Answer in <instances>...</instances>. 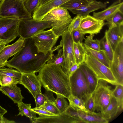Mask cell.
<instances>
[{"label": "cell", "mask_w": 123, "mask_h": 123, "mask_svg": "<svg viewBox=\"0 0 123 123\" xmlns=\"http://www.w3.org/2000/svg\"><path fill=\"white\" fill-rule=\"evenodd\" d=\"M52 50L47 54L38 51L31 38L25 39L22 48L10 60L6 66L16 69L22 73L39 72L53 54Z\"/></svg>", "instance_id": "cell-1"}, {"label": "cell", "mask_w": 123, "mask_h": 123, "mask_svg": "<svg viewBox=\"0 0 123 123\" xmlns=\"http://www.w3.org/2000/svg\"><path fill=\"white\" fill-rule=\"evenodd\" d=\"M38 72L37 76L46 90L67 98L71 94L69 77L61 65L46 63Z\"/></svg>", "instance_id": "cell-2"}, {"label": "cell", "mask_w": 123, "mask_h": 123, "mask_svg": "<svg viewBox=\"0 0 123 123\" xmlns=\"http://www.w3.org/2000/svg\"><path fill=\"white\" fill-rule=\"evenodd\" d=\"M72 20L68 10L60 6L50 11L42 20L53 22L51 29L59 38L67 29Z\"/></svg>", "instance_id": "cell-3"}, {"label": "cell", "mask_w": 123, "mask_h": 123, "mask_svg": "<svg viewBox=\"0 0 123 123\" xmlns=\"http://www.w3.org/2000/svg\"><path fill=\"white\" fill-rule=\"evenodd\" d=\"M0 16L19 20L32 18L22 0H1Z\"/></svg>", "instance_id": "cell-4"}, {"label": "cell", "mask_w": 123, "mask_h": 123, "mask_svg": "<svg viewBox=\"0 0 123 123\" xmlns=\"http://www.w3.org/2000/svg\"><path fill=\"white\" fill-rule=\"evenodd\" d=\"M53 22L33 18L20 20L18 27V35L24 39L31 38L38 32L53 26Z\"/></svg>", "instance_id": "cell-5"}, {"label": "cell", "mask_w": 123, "mask_h": 123, "mask_svg": "<svg viewBox=\"0 0 123 123\" xmlns=\"http://www.w3.org/2000/svg\"><path fill=\"white\" fill-rule=\"evenodd\" d=\"M84 62L99 80H103L113 85L117 84L110 68L92 56L86 53Z\"/></svg>", "instance_id": "cell-6"}, {"label": "cell", "mask_w": 123, "mask_h": 123, "mask_svg": "<svg viewBox=\"0 0 123 123\" xmlns=\"http://www.w3.org/2000/svg\"><path fill=\"white\" fill-rule=\"evenodd\" d=\"M72 33V32L70 33L67 29L65 31L61 36L62 39L60 44L61 47H62L64 58L61 67L63 71L68 76L69 69L75 63Z\"/></svg>", "instance_id": "cell-7"}, {"label": "cell", "mask_w": 123, "mask_h": 123, "mask_svg": "<svg viewBox=\"0 0 123 123\" xmlns=\"http://www.w3.org/2000/svg\"><path fill=\"white\" fill-rule=\"evenodd\" d=\"M19 20L0 16V44L6 45L18 36V27Z\"/></svg>", "instance_id": "cell-8"}, {"label": "cell", "mask_w": 123, "mask_h": 123, "mask_svg": "<svg viewBox=\"0 0 123 123\" xmlns=\"http://www.w3.org/2000/svg\"><path fill=\"white\" fill-rule=\"evenodd\" d=\"M31 38L38 51L46 55L52 51L53 47L59 38L51 29L41 31Z\"/></svg>", "instance_id": "cell-9"}, {"label": "cell", "mask_w": 123, "mask_h": 123, "mask_svg": "<svg viewBox=\"0 0 123 123\" xmlns=\"http://www.w3.org/2000/svg\"><path fill=\"white\" fill-rule=\"evenodd\" d=\"M69 79L71 94L80 99L83 103L89 94L85 76L80 68Z\"/></svg>", "instance_id": "cell-10"}, {"label": "cell", "mask_w": 123, "mask_h": 123, "mask_svg": "<svg viewBox=\"0 0 123 123\" xmlns=\"http://www.w3.org/2000/svg\"><path fill=\"white\" fill-rule=\"evenodd\" d=\"M112 91L108 85L99 81L96 89L92 94L95 103V110L101 112L106 108L112 96Z\"/></svg>", "instance_id": "cell-11"}, {"label": "cell", "mask_w": 123, "mask_h": 123, "mask_svg": "<svg viewBox=\"0 0 123 123\" xmlns=\"http://www.w3.org/2000/svg\"><path fill=\"white\" fill-rule=\"evenodd\" d=\"M110 68L117 84L123 85V41L118 43L114 52Z\"/></svg>", "instance_id": "cell-12"}, {"label": "cell", "mask_w": 123, "mask_h": 123, "mask_svg": "<svg viewBox=\"0 0 123 123\" xmlns=\"http://www.w3.org/2000/svg\"><path fill=\"white\" fill-rule=\"evenodd\" d=\"M105 24L104 20L96 18L89 14L82 17L80 29L85 34H97L100 32Z\"/></svg>", "instance_id": "cell-13"}, {"label": "cell", "mask_w": 123, "mask_h": 123, "mask_svg": "<svg viewBox=\"0 0 123 123\" xmlns=\"http://www.w3.org/2000/svg\"><path fill=\"white\" fill-rule=\"evenodd\" d=\"M18 84L22 85L27 89L34 98L37 94L42 93L41 82L35 73H22L21 77Z\"/></svg>", "instance_id": "cell-14"}, {"label": "cell", "mask_w": 123, "mask_h": 123, "mask_svg": "<svg viewBox=\"0 0 123 123\" xmlns=\"http://www.w3.org/2000/svg\"><path fill=\"white\" fill-rule=\"evenodd\" d=\"M25 39L20 37L15 43L5 46L0 53V68L6 66L8 59L17 53L22 47Z\"/></svg>", "instance_id": "cell-15"}, {"label": "cell", "mask_w": 123, "mask_h": 123, "mask_svg": "<svg viewBox=\"0 0 123 123\" xmlns=\"http://www.w3.org/2000/svg\"><path fill=\"white\" fill-rule=\"evenodd\" d=\"M70 0H51L39 6L34 12L32 18L38 21L42 20L44 16L53 9L60 6Z\"/></svg>", "instance_id": "cell-16"}, {"label": "cell", "mask_w": 123, "mask_h": 123, "mask_svg": "<svg viewBox=\"0 0 123 123\" xmlns=\"http://www.w3.org/2000/svg\"><path fill=\"white\" fill-rule=\"evenodd\" d=\"M33 123H77L79 122L64 112L56 116H39L35 119Z\"/></svg>", "instance_id": "cell-17"}, {"label": "cell", "mask_w": 123, "mask_h": 123, "mask_svg": "<svg viewBox=\"0 0 123 123\" xmlns=\"http://www.w3.org/2000/svg\"><path fill=\"white\" fill-rule=\"evenodd\" d=\"M77 116L82 123H107L108 121L102 116L100 112L96 113L80 110H76Z\"/></svg>", "instance_id": "cell-18"}, {"label": "cell", "mask_w": 123, "mask_h": 123, "mask_svg": "<svg viewBox=\"0 0 123 123\" xmlns=\"http://www.w3.org/2000/svg\"><path fill=\"white\" fill-rule=\"evenodd\" d=\"M123 2L120 0L113 3L110 6L102 11L93 12V16L95 18L106 21L111 18L118 11H123Z\"/></svg>", "instance_id": "cell-19"}, {"label": "cell", "mask_w": 123, "mask_h": 123, "mask_svg": "<svg viewBox=\"0 0 123 123\" xmlns=\"http://www.w3.org/2000/svg\"><path fill=\"white\" fill-rule=\"evenodd\" d=\"M106 31L108 40L114 52L118 43L123 41V25L109 28Z\"/></svg>", "instance_id": "cell-20"}, {"label": "cell", "mask_w": 123, "mask_h": 123, "mask_svg": "<svg viewBox=\"0 0 123 123\" xmlns=\"http://www.w3.org/2000/svg\"><path fill=\"white\" fill-rule=\"evenodd\" d=\"M107 3L96 0H92L87 5L83 6L78 9L72 10L71 11L73 13L83 17L90 12L101 9H105Z\"/></svg>", "instance_id": "cell-21"}, {"label": "cell", "mask_w": 123, "mask_h": 123, "mask_svg": "<svg viewBox=\"0 0 123 123\" xmlns=\"http://www.w3.org/2000/svg\"><path fill=\"white\" fill-rule=\"evenodd\" d=\"M16 84L1 86L0 91L9 97L14 103L18 104L22 102L24 97L21 94L20 88L18 87Z\"/></svg>", "instance_id": "cell-22"}, {"label": "cell", "mask_w": 123, "mask_h": 123, "mask_svg": "<svg viewBox=\"0 0 123 123\" xmlns=\"http://www.w3.org/2000/svg\"><path fill=\"white\" fill-rule=\"evenodd\" d=\"M80 68L85 76L88 86V93L92 94L96 89L99 80L84 62L80 64Z\"/></svg>", "instance_id": "cell-23"}, {"label": "cell", "mask_w": 123, "mask_h": 123, "mask_svg": "<svg viewBox=\"0 0 123 123\" xmlns=\"http://www.w3.org/2000/svg\"><path fill=\"white\" fill-rule=\"evenodd\" d=\"M87 53L92 56L98 61L110 68L111 62L104 50L100 49L97 50L92 49L84 43L83 44Z\"/></svg>", "instance_id": "cell-24"}, {"label": "cell", "mask_w": 123, "mask_h": 123, "mask_svg": "<svg viewBox=\"0 0 123 123\" xmlns=\"http://www.w3.org/2000/svg\"><path fill=\"white\" fill-rule=\"evenodd\" d=\"M118 112V106L117 100L115 98L112 96L107 107L100 113L103 118L109 121L115 117Z\"/></svg>", "instance_id": "cell-25"}, {"label": "cell", "mask_w": 123, "mask_h": 123, "mask_svg": "<svg viewBox=\"0 0 123 123\" xmlns=\"http://www.w3.org/2000/svg\"><path fill=\"white\" fill-rule=\"evenodd\" d=\"M73 47L75 63L80 64L84 62L86 51L82 43L73 42Z\"/></svg>", "instance_id": "cell-26"}, {"label": "cell", "mask_w": 123, "mask_h": 123, "mask_svg": "<svg viewBox=\"0 0 123 123\" xmlns=\"http://www.w3.org/2000/svg\"><path fill=\"white\" fill-rule=\"evenodd\" d=\"M17 105L19 112L17 116H25L29 118L33 123L37 117L36 113L31 110V104H25L22 102Z\"/></svg>", "instance_id": "cell-27"}, {"label": "cell", "mask_w": 123, "mask_h": 123, "mask_svg": "<svg viewBox=\"0 0 123 123\" xmlns=\"http://www.w3.org/2000/svg\"><path fill=\"white\" fill-rule=\"evenodd\" d=\"M53 93L51 91L46 90L45 93L43 94L39 93L37 94L34 98L36 107L40 106L46 102L54 103L55 99L54 97Z\"/></svg>", "instance_id": "cell-28"}, {"label": "cell", "mask_w": 123, "mask_h": 123, "mask_svg": "<svg viewBox=\"0 0 123 123\" xmlns=\"http://www.w3.org/2000/svg\"><path fill=\"white\" fill-rule=\"evenodd\" d=\"M92 0H70L60 6L70 11L77 10L82 7L86 5Z\"/></svg>", "instance_id": "cell-29"}, {"label": "cell", "mask_w": 123, "mask_h": 123, "mask_svg": "<svg viewBox=\"0 0 123 123\" xmlns=\"http://www.w3.org/2000/svg\"><path fill=\"white\" fill-rule=\"evenodd\" d=\"M99 41L100 49L105 52L111 62L113 59L114 51L108 40L106 31L104 36Z\"/></svg>", "instance_id": "cell-30"}, {"label": "cell", "mask_w": 123, "mask_h": 123, "mask_svg": "<svg viewBox=\"0 0 123 123\" xmlns=\"http://www.w3.org/2000/svg\"><path fill=\"white\" fill-rule=\"evenodd\" d=\"M112 95L116 98L118 105V112L121 111L123 107V85L117 84L112 91Z\"/></svg>", "instance_id": "cell-31"}, {"label": "cell", "mask_w": 123, "mask_h": 123, "mask_svg": "<svg viewBox=\"0 0 123 123\" xmlns=\"http://www.w3.org/2000/svg\"><path fill=\"white\" fill-rule=\"evenodd\" d=\"M107 21L106 24L108 25L109 28L123 25V11H118L111 18Z\"/></svg>", "instance_id": "cell-32"}, {"label": "cell", "mask_w": 123, "mask_h": 123, "mask_svg": "<svg viewBox=\"0 0 123 123\" xmlns=\"http://www.w3.org/2000/svg\"><path fill=\"white\" fill-rule=\"evenodd\" d=\"M56 94L57 97L54 104L61 113H64L69 105L68 103L64 96L58 94Z\"/></svg>", "instance_id": "cell-33"}, {"label": "cell", "mask_w": 123, "mask_h": 123, "mask_svg": "<svg viewBox=\"0 0 123 123\" xmlns=\"http://www.w3.org/2000/svg\"><path fill=\"white\" fill-rule=\"evenodd\" d=\"M69 102V105L75 109L88 111L86 108L82 101L78 97L71 94L67 98Z\"/></svg>", "instance_id": "cell-34"}, {"label": "cell", "mask_w": 123, "mask_h": 123, "mask_svg": "<svg viewBox=\"0 0 123 123\" xmlns=\"http://www.w3.org/2000/svg\"><path fill=\"white\" fill-rule=\"evenodd\" d=\"M94 36V34H90L84 38V43L90 48L96 50H99L100 49L99 40L94 39L93 38Z\"/></svg>", "instance_id": "cell-35"}, {"label": "cell", "mask_w": 123, "mask_h": 123, "mask_svg": "<svg viewBox=\"0 0 123 123\" xmlns=\"http://www.w3.org/2000/svg\"><path fill=\"white\" fill-rule=\"evenodd\" d=\"M57 53L55 55L53 54L47 62L48 63H53L56 65H62L64 61V56L63 53L62 48L57 49Z\"/></svg>", "instance_id": "cell-36"}, {"label": "cell", "mask_w": 123, "mask_h": 123, "mask_svg": "<svg viewBox=\"0 0 123 123\" xmlns=\"http://www.w3.org/2000/svg\"><path fill=\"white\" fill-rule=\"evenodd\" d=\"M0 75L14 77L20 80L22 73L18 70L14 69L12 68H7L4 67L0 68Z\"/></svg>", "instance_id": "cell-37"}, {"label": "cell", "mask_w": 123, "mask_h": 123, "mask_svg": "<svg viewBox=\"0 0 123 123\" xmlns=\"http://www.w3.org/2000/svg\"><path fill=\"white\" fill-rule=\"evenodd\" d=\"M40 0H27L24 1L27 10L32 16L34 12L38 6Z\"/></svg>", "instance_id": "cell-38"}, {"label": "cell", "mask_w": 123, "mask_h": 123, "mask_svg": "<svg viewBox=\"0 0 123 123\" xmlns=\"http://www.w3.org/2000/svg\"><path fill=\"white\" fill-rule=\"evenodd\" d=\"M20 80L15 77L0 75V85L1 86H8L13 84H17Z\"/></svg>", "instance_id": "cell-39"}, {"label": "cell", "mask_w": 123, "mask_h": 123, "mask_svg": "<svg viewBox=\"0 0 123 123\" xmlns=\"http://www.w3.org/2000/svg\"><path fill=\"white\" fill-rule=\"evenodd\" d=\"M37 107L45 109L56 115H59L61 114L53 102H46L40 106Z\"/></svg>", "instance_id": "cell-40"}, {"label": "cell", "mask_w": 123, "mask_h": 123, "mask_svg": "<svg viewBox=\"0 0 123 123\" xmlns=\"http://www.w3.org/2000/svg\"><path fill=\"white\" fill-rule=\"evenodd\" d=\"M82 18L80 16L77 15L72 19L67 29L70 33L80 28Z\"/></svg>", "instance_id": "cell-41"}, {"label": "cell", "mask_w": 123, "mask_h": 123, "mask_svg": "<svg viewBox=\"0 0 123 123\" xmlns=\"http://www.w3.org/2000/svg\"><path fill=\"white\" fill-rule=\"evenodd\" d=\"M83 103L86 108L88 111L94 112L95 110V105L92 94H89Z\"/></svg>", "instance_id": "cell-42"}, {"label": "cell", "mask_w": 123, "mask_h": 123, "mask_svg": "<svg viewBox=\"0 0 123 123\" xmlns=\"http://www.w3.org/2000/svg\"><path fill=\"white\" fill-rule=\"evenodd\" d=\"M85 34L80 28L72 32V36L73 42L75 43H82L84 38Z\"/></svg>", "instance_id": "cell-43"}, {"label": "cell", "mask_w": 123, "mask_h": 123, "mask_svg": "<svg viewBox=\"0 0 123 123\" xmlns=\"http://www.w3.org/2000/svg\"><path fill=\"white\" fill-rule=\"evenodd\" d=\"M31 110L36 114H38L40 116H46L57 115L51 113L45 109L37 107L33 108H31Z\"/></svg>", "instance_id": "cell-44"}, {"label": "cell", "mask_w": 123, "mask_h": 123, "mask_svg": "<svg viewBox=\"0 0 123 123\" xmlns=\"http://www.w3.org/2000/svg\"><path fill=\"white\" fill-rule=\"evenodd\" d=\"M80 65L75 63L70 67L68 72V75L69 77L80 68Z\"/></svg>", "instance_id": "cell-45"}, {"label": "cell", "mask_w": 123, "mask_h": 123, "mask_svg": "<svg viewBox=\"0 0 123 123\" xmlns=\"http://www.w3.org/2000/svg\"><path fill=\"white\" fill-rule=\"evenodd\" d=\"M16 123L14 121L9 120L3 117V116L0 115V123Z\"/></svg>", "instance_id": "cell-46"}, {"label": "cell", "mask_w": 123, "mask_h": 123, "mask_svg": "<svg viewBox=\"0 0 123 123\" xmlns=\"http://www.w3.org/2000/svg\"><path fill=\"white\" fill-rule=\"evenodd\" d=\"M7 112V111L1 107L0 105V115L3 116Z\"/></svg>", "instance_id": "cell-47"}, {"label": "cell", "mask_w": 123, "mask_h": 123, "mask_svg": "<svg viewBox=\"0 0 123 123\" xmlns=\"http://www.w3.org/2000/svg\"><path fill=\"white\" fill-rule=\"evenodd\" d=\"M51 0H40L38 6L43 5Z\"/></svg>", "instance_id": "cell-48"}, {"label": "cell", "mask_w": 123, "mask_h": 123, "mask_svg": "<svg viewBox=\"0 0 123 123\" xmlns=\"http://www.w3.org/2000/svg\"><path fill=\"white\" fill-rule=\"evenodd\" d=\"M6 45L3 44H0V53Z\"/></svg>", "instance_id": "cell-49"}, {"label": "cell", "mask_w": 123, "mask_h": 123, "mask_svg": "<svg viewBox=\"0 0 123 123\" xmlns=\"http://www.w3.org/2000/svg\"><path fill=\"white\" fill-rule=\"evenodd\" d=\"M22 0L23 1H26L27 0Z\"/></svg>", "instance_id": "cell-50"}, {"label": "cell", "mask_w": 123, "mask_h": 123, "mask_svg": "<svg viewBox=\"0 0 123 123\" xmlns=\"http://www.w3.org/2000/svg\"><path fill=\"white\" fill-rule=\"evenodd\" d=\"M1 0H0V1H1Z\"/></svg>", "instance_id": "cell-51"}, {"label": "cell", "mask_w": 123, "mask_h": 123, "mask_svg": "<svg viewBox=\"0 0 123 123\" xmlns=\"http://www.w3.org/2000/svg\"></svg>", "instance_id": "cell-52"}]
</instances>
